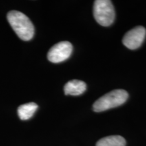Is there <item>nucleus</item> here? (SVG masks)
I'll list each match as a JSON object with an SVG mask.
<instances>
[{
  "instance_id": "1",
  "label": "nucleus",
  "mask_w": 146,
  "mask_h": 146,
  "mask_svg": "<svg viewBox=\"0 0 146 146\" xmlns=\"http://www.w3.org/2000/svg\"><path fill=\"white\" fill-rule=\"evenodd\" d=\"M7 19L20 39L23 41H29L33 37L34 26L25 14L19 11L12 10L7 14Z\"/></svg>"
},
{
  "instance_id": "2",
  "label": "nucleus",
  "mask_w": 146,
  "mask_h": 146,
  "mask_svg": "<svg viewBox=\"0 0 146 146\" xmlns=\"http://www.w3.org/2000/svg\"><path fill=\"white\" fill-rule=\"evenodd\" d=\"M129 94L124 89H115L99 98L93 105L95 112H100L123 105L128 99Z\"/></svg>"
},
{
  "instance_id": "3",
  "label": "nucleus",
  "mask_w": 146,
  "mask_h": 146,
  "mask_svg": "<svg viewBox=\"0 0 146 146\" xmlns=\"http://www.w3.org/2000/svg\"><path fill=\"white\" fill-rule=\"evenodd\" d=\"M94 16L99 25L108 27L114 23L115 10L112 1L109 0H96L94 5Z\"/></svg>"
},
{
  "instance_id": "4",
  "label": "nucleus",
  "mask_w": 146,
  "mask_h": 146,
  "mask_svg": "<svg viewBox=\"0 0 146 146\" xmlns=\"http://www.w3.org/2000/svg\"><path fill=\"white\" fill-rule=\"evenodd\" d=\"M72 52V45L68 41H61L49 50L47 59L52 63H60L66 60Z\"/></svg>"
},
{
  "instance_id": "5",
  "label": "nucleus",
  "mask_w": 146,
  "mask_h": 146,
  "mask_svg": "<svg viewBox=\"0 0 146 146\" xmlns=\"http://www.w3.org/2000/svg\"><path fill=\"white\" fill-rule=\"evenodd\" d=\"M146 35V29L138 26L128 31L123 39V43L130 50H136L143 43Z\"/></svg>"
},
{
  "instance_id": "6",
  "label": "nucleus",
  "mask_w": 146,
  "mask_h": 146,
  "mask_svg": "<svg viewBox=\"0 0 146 146\" xmlns=\"http://www.w3.org/2000/svg\"><path fill=\"white\" fill-rule=\"evenodd\" d=\"M87 89L86 83L80 80H71L65 85L64 93L66 95L79 96L83 94Z\"/></svg>"
},
{
  "instance_id": "7",
  "label": "nucleus",
  "mask_w": 146,
  "mask_h": 146,
  "mask_svg": "<svg viewBox=\"0 0 146 146\" xmlns=\"http://www.w3.org/2000/svg\"><path fill=\"white\" fill-rule=\"evenodd\" d=\"M37 108V104L34 102H30L20 106L18 108V116L23 120L30 119L33 116Z\"/></svg>"
},
{
  "instance_id": "8",
  "label": "nucleus",
  "mask_w": 146,
  "mask_h": 146,
  "mask_svg": "<svg viewBox=\"0 0 146 146\" xmlns=\"http://www.w3.org/2000/svg\"><path fill=\"white\" fill-rule=\"evenodd\" d=\"M125 138L120 135H112L102 138L97 142L96 146H125Z\"/></svg>"
}]
</instances>
